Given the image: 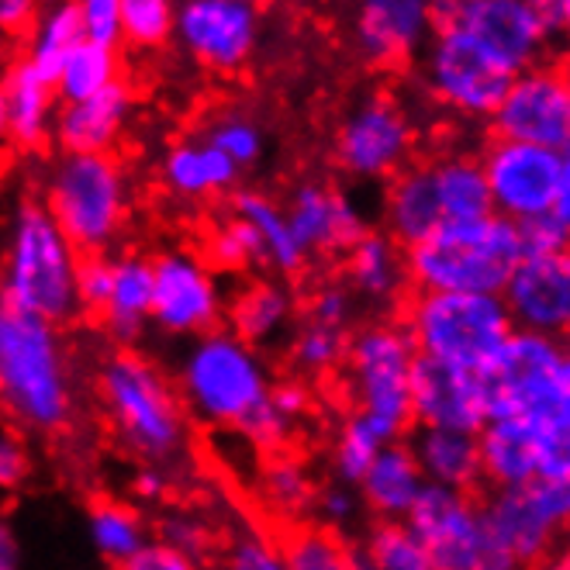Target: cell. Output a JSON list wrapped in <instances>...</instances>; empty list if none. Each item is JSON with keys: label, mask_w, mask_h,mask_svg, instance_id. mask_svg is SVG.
<instances>
[{"label": "cell", "mask_w": 570, "mask_h": 570, "mask_svg": "<svg viewBox=\"0 0 570 570\" xmlns=\"http://www.w3.org/2000/svg\"><path fill=\"white\" fill-rule=\"evenodd\" d=\"M80 253L66 243L42 200H24L14 212L4 259H0V308H11L49 325L73 322Z\"/></svg>", "instance_id": "obj_2"}, {"label": "cell", "mask_w": 570, "mask_h": 570, "mask_svg": "<svg viewBox=\"0 0 570 570\" xmlns=\"http://www.w3.org/2000/svg\"><path fill=\"white\" fill-rule=\"evenodd\" d=\"M350 312H353V305H350V294L343 287H325L312 297V322L315 325L343 332V325L350 322Z\"/></svg>", "instance_id": "obj_52"}, {"label": "cell", "mask_w": 570, "mask_h": 570, "mask_svg": "<svg viewBox=\"0 0 570 570\" xmlns=\"http://www.w3.org/2000/svg\"><path fill=\"white\" fill-rule=\"evenodd\" d=\"M80 42H83V36H80V11H77V4H52L36 21V31H31L24 62L56 90V80H59V70H62L66 56H70Z\"/></svg>", "instance_id": "obj_35"}, {"label": "cell", "mask_w": 570, "mask_h": 570, "mask_svg": "<svg viewBox=\"0 0 570 570\" xmlns=\"http://www.w3.org/2000/svg\"><path fill=\"white\" fill-rule=\"evenodd\" d=\"M205 142L218 149L225 159H232L243 170V166L256 163L263 153V128L239 111H222L208 121L205 128Z\"/></svg>", "instance_id": "obj_42"}, {"label": "cell", "mask_w": 570, "mask_h": 570, "mask_svg": "<svg viewBox=\"0 0 570 570\" xmlns=\"http://www.w3.org/2000/svg\"><path fill=\"white\" fill-rule=\"evenodd\" d=\"M409 405H412V422H419V429L478 435L481 425L488 422L491 387L488 377L456 371V366L435 363L415 353L409 374Z\"/></svg>", "instance_id": "obj_20"}, {"label": "cell", "mask_w": 570, "mask_h": 570, "mask_svg": "<svg viewBox=\"0 0 570 570\" xmlns=\"http://www.w3.org/2000/svg\"><path fill=\"white\" fill-rule=\"evenodd\" d=\"M450 24L463 28L512 77L540 66L550 46L535 0H456Z\"/></svg>", "instance_id": "obj_19"}, {"label": "cell", "mask_w": 570, "mask_h": 570, "mask_svg": "<svg viewBox=\"0 0 570 570\" xmlns=\"http://www.w3.org/2000/svg\"><path fill=\"white\" fill-rule=\"evenodd\" d=\"M405 332L419 356L491 377L515 325L494 294H419Z\"/></svg>", "instance_id": "obj_7"}, {"label": "cell", "mask_w": 570, "mask_h": 570, "mask_svg": "<svg viewBox=\"0 0 570 570\" xmlns=\"http://www.w3.org/2000/svg\"><path fill=\"white\" fill-rule=\"evenodd\" d=\"M415 128L391 94H371L335 128V163L360 180H394L409 166Z\"/></svg>", "instance_id": "obj_14"}, {"label": "cell", "mask_w": 570, "mask_h": 570, "mask_svg": "<svg viewBox=\"0 0 570 570\" xmlns=\"http://www.w3.org/2000/svg\"><path fill=\"white\" fill-rule=\"evenodd\" d=\"M228 322H232V335L243 340L246 346L271 343L291 322V294L281 284L256 281L243 287L239 297L232 301Z\"/></svg>", "instance_id": "obj_34"}, {"label": "cell", "mask_w": 570, "mask_h": 570, "mask_svg": "<svg viewBox=\"0 0 570 570\" xmlns=\"http://www.w3.org/2000/svg\"><path fill=\"white\" fill-rule=\"evenodd\" d=\"M263 491H266V498H271V505L277 512H287V515L305 512L315 501V484H312L308 471L291 456H277V460L266 463Z\"/></svg>", "instance_id": "obj_43"}, {"label": "cell", "mask_w": 570, "mask_h": 570, "mask_svg": "<svg viewBox=\"0 0 570 570\" xmlns=\"http://www.w3.org/2000/svg\"><path fill=\"white\" fill-rule=\"evenodd\" d=\"M184 401L197 419L246 432L263 450L287 440V422L271 409V374L253 346L215 328L197 335L180 366Z\"/></svg>", "instance_id": "obj_1"}, {"label": "cell", "mask_w": 570, "mask_h": 570, "mask_svg": "<svg viewBox=\"0 0 570 570\" xmlns=\"http://www.w3.org/2000/svg\"><path fill=\"white\" fill-rule=\"evenodd\" d=\"M111 294V259L105 256H80L77 266V301L80 312H105Z\"/></svg>", "instance_id": "obj_49"}, {"label": "cell", "mask_w": 570, "mask_h": 570, "mask_svg": "<svg viewBox=\"0 0 570 570\" xmlns=\"http://www.w3.org/2000/svg\"><path fill=\"white\" fill-rule=\"evenodd\" d=\"M322 512H325V519L328 522H350L353 515H356V498L350 494V488H328L325 494H322Z\"/></svg>", "instance_id": "obj_55"}, {"label": "cell", "mask_w": 570, "mask_h": 570, "mask_svg": "<svg viewBox=\"0 0 570 570\" xmlns=\"http://www.w3.org/2000/svg\"><path fill=\"white\" fill-rule=\"evenodd\" d=\"M287 570H360L350 547L322 525H294L277 543Z\"/></svg>", "instance_id": "obj_39"}, {"label": "cell", "mask_w": 570, "mask_h": 570, "mask_svg": "<svg viewBox=\"0 0 570 570\" xmlns=\"http://www.w3.org/2000/svg\"><path fill=\"white\" fill-rule=\"evenodd\" d=\"M478 505L491 540L529 570L557 553L570 519V484L529 481L522 488H494Z\"/></svg>", "instance_id": "obj_13"}, {"label": "cell", "mask_w": 570, "mask_h": 570, "mask_svg": "<svg viewBox=\"0 0 570 570\" xmlns=\"http://www.w3.org/2000/svg\"><path fill=\"white\" fill-rule=\"evenodd\" d=\"M90 540L100 557L121 567L128 557H136L149 543V535H146V522L136 509L121 505V501H94L90 505Z\"/></svg>", "instance_id": "obj_37"}, {"label": "cell", "mask_w": 570, "mask_h": 570, "mask_svg": "<svg viewBox=\"0 0 570 570\" xmlns=\"http://www.w3.org/2000/svg\"><path fill=\"white\" fill-rule=\"evenodd\" d=\"M232 212H236V218L253 225V232L263 243L266 263H274L281 274H297L301 266H305L308 253L294 243L287 218H284V208L274 197H266L259 190H239L236 200H232Z\"/></svg>", "instance_id": "obj_33"}, {"label": "cell", "mask_w": 570, "mask_h": 570, "mask_svg": "<svg viewBox=\"0 0 570 570\" xmlns=\"http://www.w3.org/2000/svg\"><path fill=\"white\" fill-rule=\"evenodd\" d=\"M491 197V215L512 225L553 212L570 225V159L543 146L491 139L478 156Z\"/></svg>", "instance_id": "obj_10"}, {"label": "cell", "mask_w": 570, "mask_h": 570, "mask_svg": "<svg viewBox=\"0 0 570 570\" xmlns=\"http://www.w3.org/2000/svg\"><path fill=\"white\" fill-rule=\"evenodd\" d=\"M42 208L80 256H100L125 228L128 174L115 156H59Z\"/></svg>", "instance_id": "obj_8"}, {"label": "cell", "mask_w": 570, "mask_h": 570, "mask_svg": "<svg viewBox=\"0 0 570 570\" xmlns=\"http://www.w3.org/2000/svg\"><path fill=\"white\" fill-rule=\"evenodd\" d=\"M401 522L425 547L432 570H525L491 540L474 494L425 484Z\"/></svg>", "instance_id": "obj_11"}, {"label": "cell", "mask_w": 570, "mask_h": 570, "mask_svg": "<svg viewBox=\"0 0 570 570\" xmlns=\"http://www.w3.org/2000/svg\"><path fill=\"white\" fill-rule=\"evenodd\" d=\"M429 170L443 222H471L491 215V197L478 156H446L429 163Z\"/></svg>", "instance_id": "obj_32"}, {"label": "cell", "mask_w": 570, "mask_h": 570, "mask_svg": "<svg viewBox=\"0 0 570 570\" xmlns=\"http://www.w3.org/2000/svg\"><path fill=\"white\" fill-rule=\"evenodd\" d=\"M422 488H425V478L405 443L384 446L374 456L371 471H366L360 481L363 501L381 515V522L405 519L409 509L415 505V498L422 494Z\"/></svg>", "instance_id": "obj_29"}, {"label": "cell", "mask_w": 570, "mask_h": 570, "mask_svg": "<svg viewBox=\"0 0 570 570\" xmlns=\"http://www.w3.org/2000/svg\"><path fill=\"white\" fill-rule=\"evenodd\" d=\"M350 384L356 397V419L371 429L384 446L401 443L412 425L409 374L415 363V346L405 325L377 322L353 335L346 346Z\"/></svg>", "instance_id": "obj_9"}, {"label": "cell", "mask_w": 570, "mask_h": 570, "mask_svg": "<svg viewBox=\"0 0 570 570\" xmlns=\"http://www.w3.org/2000/svg\"><path fill=\"white\" fill-rule=\"evenodd\" d=\"M80 36L87 46L115 49L121 46V0H80Z\"/></svg>", "instance_id": "obj_47"}, {"label": "cell", "mask_w": 570, "mask_h": 570, "mask_svg": "<svg viewBox=\"0 0 570 570\" xmlns=\"http://www.w3.org/2000/svg\"><path fill=\"white\" fill-rule=\"evenodd\" d=\"M409 450L419 463L425 484L450 488L460 494H474L478 484H484L474 435L446 432V429H419Z\"/></svg>", "instance_id": "obj_25"}, {"label": "cell", "mask_w": 570, "mask_h": 570, "mask_svg": "<svg viewBox=\"0 0 570 570\" xmlns=\"http://www.w3.org/2000/svg\"><path fill=\"white\" fill-rule=\"evenodd\" d=\"M284 218L294 243L305 253H346L371 232L356 200L325 184H301L284 208Z\"/></svg>", "instance_id": "obj_23"}, {"label": "cell", "mask_w": 570, "mask_h": 570, "mask_svg": "<svg viewBox=\"0 0 570 570\" xmlns=\"http://www.w3.org/2000/svg\"><path fill=\"white\" fill-rule=\"evenodd\" d=\"M205 263L212 271H225V274H239V271H249L253 263H263V243L253 232L249 222L232 215L228 222H222L212 236H208V246H205Z\"/></svg>", "instance_id": "obj_40"}, {"label": "cell", "mask_w": 570, "mask_h": 570, "mask_svg": "<svg viewBox=\"0 0 570 570\" xmlns=\"http://www.w3.org/2000/svg\"><path fill=\"white\" fill-rule=\"evenodd\" d=\"M174 39L215 73H239L263 39V11L249 0H184L174 11Z\"/></svg>", "instance_id": "obj_15"}, {"label": "cell", "mask_w": 570, "mask_h": 570, "mask_svg": "<svg viewBox=\"0 0 570 570\" xmlns=\"http://www.w3.org/2000/svg\"><path fill=\"white\" fill-rule=\"evenodd\" d=\"M501 305H505L519 332L563 340L570 325V259H522L512 271L505 291H501Z\"/></svg>", "instance_id": "obj_21"}, {"label": "cell", "mask_w": 570, "mask_h": 570, "mask_svg": "<svg viewBox=\"0 0 570 570\" xmlns=\"http://www.w3.org/2000/svg\"><path fill=\"white\" fill-rule=\"evenodd\" d=\"M0 409L28 432H59L73 415L70 363L56 325L0 308Z\"/></svg>", "instance_id": "obj_3"}, {"label": "cell", "mask_w": 570, "mask_h": 570, "mask_svg": "<svg viewBox=\"0 0 570 570\" xmlns=\"http://www.w3.org/2000/svg\"><path fill=\"white\" fill-rule=\"evenodd\" d=\"M11 149V139H8V108H4V87H0V163H4Z\"/></svg>", "instance_id": "obj_60"}, {"label": "cell", "mask_w": 570, "mask_h": 570, "mask_svg": "<svg viewBox=\"0 0 570 570\" xmlns=\"http://www.w3.org/2000/svg\"><path fill=\"white\" fill-rule=\"evenodd\" d=\"M488 387V419H515L543 440H570V353L563 340L515 328Z\"/></svg>", "instance_id": "obj_6"}, {"label": "cell", "mask_w": 570, "mask_h": 570, "mask_svg": "<svg viewBox=\"0 0 570 570\" xmlns=\"http://www.w3.org/2000/svg\"><path fill=\"white\" fill-rule=\"evenodd\" d=\"M118 570H200V563L163 540H149L136 557H128Z\"/></svg>", "instance_id": "obj_50"}, {"label": "cell", "mask_w": 570, "mask_h": 570, "mask_svg": "<svg viewBox=\"0 0 570 570\" xmlns=\"http://www.w3.org/2000/svg\"><path fill=\"white\" fill-rule=\"evenodd\" d=\"M535 11H540L547 39H557L570 28V4L567 0H535Z\"/></svg>", "instance_id": "obj_56"}, {"label": "cell", "mask_w": 570, "mask_h": 570, "mask_svg": "<svg viewBox=\"0 0 570 570\" xmlns=\"http://www.w3.org/2000/svg\"><path fill=\"white\" fill-rule=\"evenodd\" d=\"M131 108H136V94L125 80L77 100V105H62V111L52 118V136L62 156H111Z\"/></svg>", "instance_id": "obj_24"}, {"label": "cell", "mask_w": 570, "mask_h": 570, "mask_svg": "<svg viewBox=\"0 0 570 570\" xmlns=\"http://www.w3.org/2000/svg\"><path fill=\"white\" fill-rule=\"evenodd\" d=\"M228 570H287L277 543L266 540L263 532L249 529L236 535V543L228 547Z\"/></svg>", "instance_id": "obj_48"}, {"label": "cell", "mask_w": 570, "mask_h": 570, "mask_svg": "<svg viewBox=\"0 0 570 570\" xmlns=\"http://www.w3.org/2000/svg\"><path fill=\"white\" fill-rule=\"evenodd\" d=\"M8 108V139L21 149H39L52 136L56 118V90L31 70L24 59H18L0 80Z\"/></svg>", "instance_id": "obj_27"}, {"label": "cell", "mask_w": 570, "mask_h": 570, "mask_svg": "<svg viewBox=\"0 0 570 570\" xmlns=\"http://www.w3.org/2000/svg\"><path fill=\"white\" fill-rule=\"evenodd\" d=\"M0 570H21V543L8 519H0Z\"/></svg>", "instance_id": "obj_59"}, {"label": "cell", "mask_w": 570, "mask_h": 570, "mask_svg": "<svg viewBox=\"0 0 570 570\" xmlns=\"http://www.w3.org/2000/svg\"><path fill=\"white\" fill-rule=\"evenodd\" d=\"M131 488H136V494L142 501H159L166 494V474L159 471V466H153V463H142V471L136 474Z\"/></svg>", "instance_id": "obj_58"}, {"label": "cell", "mask_w": 570, "mask_h": 570, "mask_svg": "<svg viewBox=\"0 0 570 570\" xmlns=\"http://www.w3.org/2000/svg\"><path fill=\"white\" fill-rule=\"evenodd\" d=\"M153 312V259L118 256L111 259V294L100 312L105 328L118 346H136Z\"/></svg>", "instance_id": "obj_28"}, {"label": "cell", "mask_w": 570, "mask_h": 570, "mask_svg": "<svg viewBox=\"0 0 570 570\" xmlns=\"http://www.w3.org/2000/svg\"><path fill=\"white\" fill-rule=\"evenodd\" d=\"M474 440L481 478L491 488H522L529 481L570 484V440H543L515 419H488Z\"/></svg>", "instance_id": "obj_18"}, {"label": "cell", "mask_w": 570, "mask_h": 570, "mask_svg": "<svg viewBox=\"0 0 570 570\" xmlns=\"http://www.w3.org/2000/svg\"><path fill=\"white\" fill-rule=\"evenodd\" d=\"M28 471H31V460H28L24 443L18 435H0V488L11 491V488L24 484Z\"/></svg>", "instance_id": "obj_53"}, {"label": "cell", "mask_w": 570, "mask_h": 570, "mask_svg": "<svg viewBox=\"0 0 570 570\" xmlns=\"http://www.w3.org/2000/svg\"><path fill=\"white\" fill-rule=\"evenodd\" d=\"M163 543L197 560V553L208 547V535H205V525H200L197 519L174 515V519L163 522Z\"/></svg>", "instance_id": "obj_51"}, {"label": "cell", "mask_w": 570, "mask_h": 570, "mask_svg": "<svg viewBox=\"0 0 570 570\" xmlns=\"http://www.w3.org/2000/svg\"><path fill=\"white\" fill-rule=\"evenodd\" d=\"M312 405V397H308V387L301 384V381H281L271 387V409L291 425L294 419H301L308 412Z\"/></svg>", "instance_id": "obj_54"}, {"label": "cell", "mask_w": 570, "mask_h": 570, "mask_svg": "<svg viewBox=\"0 0 570 570\" xmlns=\"http://www.w3.org/2000/svg\"><path fill=\"white\" fill-rule=\"evenodd\" d=\"M350 553L360 570H432L425 547L405 522H377Z\"/></svg>", "instance_id": "obj_36"}, {"label": "cell", "mask_w": 570, "mask_h": 570, "mask_svg": "<svg viewBox=\"0 0 570 570\" xmlns=\"http://www.w3.org/2000/svg\"><path fill=\"white\" fill-rule=\"evenodd\" d=\"M494 139L567 153L570 142V80L557 62H540L512 77L491 115Z\"/></svg>", "instance_id": "obj_16"}, {"label": "cell", "mask_w": 570, "mask_h": 570, "mask_svg": "<svg viewBox=\"0 0 570 570\" xmlns=\"http://www.w3.org/2000/svg\"><path fill=\"white\" fill-rule=\"evenodd\" d=\"M97 391L118 440L131 453L153 466L180 456L187 443L184 401L156 363L131 350H118L100 363Z\"/></svg>", "instance_id": "obj_5"}, {"label": "cell", "mask_w": 570, "mask_h": 570, "mask_svg": "<svg viewBox=\"0 0 570 570\" xmlns=\"http://www.w3.org/2000/svg\"><path fill=\"white\" fill-rule=\"evenodd\" d=\"M291 356L297 363V371L305 374H328L335 363L346 356V340L340 328H325V325H305L297 332V340L291 346Z\"/></svg>", "instance_id": "obj_45"}, {"label": "cell", "mask_w": 570, "mask_h": 570, "mask_svg": "<svg viewBox=\"0 0 570 570\" xmlns=\"http://www.w3.org/2000/svg\"><path fill=\"white\" fill-rule=\"evenodd\" d=\"M170 0H121V42L136 49H159L174 39Z\"/></svg>", "instance_id": "obj_41"}, {"label": "cell", "mask_w": 570, "mask_h": 570, "mask_svg": "<svg viewBox=\"0 0 570 570\" xmlns=\"http://www.w3.org/2000/svg\"><path fill=\"white\" fill-rule=\"evenodd\" d=\"M346 274L366 297L387 301L405 287V253L387 232H366L346 249Z\"/></svg>", "instance_id": "obj_31"}, {"label": "cell", "mask_w": 570, "mask_h": 570, "mask_svg": "<svg viewBox=\"0 0 570 570\" xmlns=\"http://www.w3.org/2000/svg\"><path fill=\"white\" fill-rule=\"evenodd\" d=\"M432 31L435 24L425 0H366L353 18V42L374 66H394L419 56Z\"/></svg>", "instance_id": "obj_22"}, {"label": "cell", "mask_w": 570, "mask_h": 570, "mask_svg": "<svg viewBox=\"0 0 570 570\" xmlns=\"http://www.w3.org/2000/svg\"><path fill=\"white\" fill-rule=\"evenodd\" d=\"M519 263V232L512 222L498 215L443 222L429 239L405 249V274L419 287V294L501 297Z\"/></svg>", "instance_id": "obj_4"}, {"label": "cell", "mask_w": 570, "mask_h": 570, "mask_svg": "<svg viewBox=\"0 0 570 570\" xmlns=\"http://www.w3.org/2000/svg\"><path fill=\"white\" fill-rule=\"evenodd\" d=\"M384 222H387V236L405 249L429 239L432 232L443 225L429 163L405 166V170L391 180V190L384 200Z\"/></svg>", "instance_id": "obj_26"}, {"label": "cell", "mask_w": 570, "mask_h": 570, "mask_svg": "<svg viewBox=\"0 0 570 570\" xmlns=\"http://www.w3.org/2000/svg\"><path fill=\"white\" fill-rule=\"evenodd\" d=\"M222 287L205 256L170 249L153 259V312L156 325L170 335H208L222 318Z\"/></svg>", "instance_id": "obj_17"}, {"label": "cell", "mask_w": 570, "mask_h": 570, "mask_svg": "<svg viewBox=\"0 0 570 570\" xmlns=\"http://www.w3.org/2000/svg\"><path fill=\"white\" fill-rule=\"evenodd\" d=\"M36 21V4L28 0H0V31H24Z\"/></svg>", "instance_id": "obj_57"}, {"label": "cell", "mask_w": 570, "mask_h": 570, "mask_svg": "<svg viewBox=\"0 0 570 570\" xmlns=\"http://www.w3.org/2000/svg\"><path fill=\"white\" fill-rule=\"evenodd\" d=\"M381 450L384 443L353 415L340 432V443H335V474H340L343 484H360Z\"/></svg>", "instance_id": "obj_44"}, {"label": "cell", "mask_w": 570, "mask_h": 570, "mask_svg": "<svg viewBox=\"0 0 570 570\" xmlns=\"http://www.w3.org/2000/svg\"><path fill=\"white\" fill-rule=\"evenodd\" d=\"M422 80L440 105L466 118H491L512 73L501 70L463 28L440 24L422 49Z\"/></svg>", "instance_id": "obj_12"}, {"label": "cell", "mask_w": 570, "mask_h": 570, "mask_svg": "<svg viewBox=\"0 0 570 570\" xmlns=\"http://www.w3.org/2000/svg\"><path fill=\"white\" fill-rule=\"evenodd\" d=\"M522 259H543V256H567L570 246V225L560 222L553 212L535 215L515 225Z\"/></svg>", "instance_id": "obj_46"}, {"label": "cell", "mask_w": 570, "mask_h": 570, "mask_svg": "<svg viewBox=\"0 0 570 570\" xmlns=\"http://www.w3.org/2000/svg\"><path fill=\"white\" fill-rule=\"evenodd\" d=\"M236 180H239V166L225 159L208 142H177L163 159V184L177 197L197 200L208 194H222L232 190Z\"/></svg>", "instance_id": "obj_30"}, {"label": "cell", "mask_w": 570, "mask_h": 570, "mask_svg": "<svg viewBox=\"0 0 570 570\" xmlns=\"http://www.w3.org/2000/svg\"><path fill=\"white\" fill-rule=\"evenodd\" d=\"M532 570H570V563H567V557H563V553H560V557L553 553V557H547L543 563H535Z\"/></svg>", "instance_id": "obj_61"}, {"label": "cell", "mask_w": 570, "mask_h": 570, "mask_svg": "<svg viewBox=\"0 0 570 570\" xmlns=\"http://www.w3.org/2000/svg\"><path fill=\"white\" fill-rule=\"evenodd\" d=\"M118 80H125L121 56L115 49H97V46L80 42L62 62L56 94L62 97V105H77V100H87L100 90H108Z\"/></svg>", "instance_id": "obj_38"}]
</instances>
